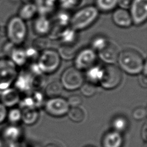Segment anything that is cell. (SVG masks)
<instances>
[{
  "label": "cell",
  "instance_id": "603a6c76",
  "mask_svg": "<svg viewBox=\"0 0 147 147\" xmlns=\"http://www.w3.org/2000/svg\"><path fill=\"white\" fill-rule=\"evenodd\" d=\"M70 18L71 16L69 14V11L62 10L57 13L54 20H52V23L57 27L64 29L70 25Z\"/></svg>",
  "mask_w": 147,
  "mask_h": 147
},
{
  "label": "cell",
  "instance_id": "83f0119b",
  "mask_svg": "<svg viewBox=\"0 0 147 147\" xmlns=\"http://www.w3.org/2000/svg\"><path fill=\"white\" fill-rule=\"evenodd\" d=\"M52 40L47 36H38L33 40L32 47L39 52L51 48Z\"/></svg>",
  "mask_w": 147,
  "mask_h": 147
},
{
  "label": "cell",
  "instance_id": "3957f363",
  "mask_svg": "<svg viewBox=\"0 0 147 147\" xmlns=\"http://www.w3.org/2000/svg\"><path fill=\"white\" fill-rule=\"evenodd\" d=\"M8 41L16 46L25 42L27 37L28 29L25 22L18 16L12 17L9 20L6 29Z\"/></svg>",
  "mask_w": 147,
  "mask_h": 147
},
{
  "label": "cell",
  "instance_id": "60d3db41",
  "mask_svg": "<svg viewBox=\"0 0 147 147\" xmlns=\"http://www.w3.org/2000/svg\"><path fill=\"white\" fill-rule=\"evenodd\" d=\"M139 82H140V85L143 87L144 88H146L147 87V76L146 75L143 74V73H141L139 75Z\"/></svg>",
  "mask_w": 147,
  "mask_h": 147
},
{
  "label": "cell",
  "instance_id": "ac0fdd59",
  "mask_svg": "<svg viewBox=\"0 0 147 147\" xmlns=\"http://www.w3.org/2000/svg\"><path fill=\"white\" fill-rule=\"evenodd\" d=\"M80 46L78 43L74 45L61 44L57 51L61 59L65 60H71L74 59L76 54L80 51Z\"/></svg>",
  "mask_w": 147,
  "mask_h": 147
},
{
  "label": "cell",
  "instance_id": "d6986e66",
  "mask_svg": "<svg viewBox=\"0 0 147 147\" xmlns=\"http://www.w3.org/2000/svg\"><path fill=\"white\" fill-rule=\"evenodd\" d=\"M38 14V10L34 2L23 3L18 12V16L23 21H28L34 19Z\"/></svg>",
  "mask_w": 147,
  "mask_h": 147
},
{
  "label": "cell",
  "instance_id": "5bb4252c",
  "mask_svg": "<svg viewBox=\"0 0 147 147\" xmlns=\"http://www.w3.org/2000/svg\"><path fill=\"white\" fill-rule=\"evenodd\" d=\"M112 21L117 27L128 28L133 25L128 10L117 8L112 13Z\"/></svg>",
  "mask_w": 147,
  "mask_h": 147
},
{
  "label": "cell",
  "instance_id": "277c9868",
  "mask_svg": "<svg viewBox=\"0 0 147 147\" xmlns=\"http://www.w3.org/2000/svg\"><path fill=\"white\" fill-rule=\"evenodd\" d=\"M61 59L56 50L48 49L39 52L36 63L44 75L52 74L59 69Z\"/></svg>",
  "mask_w": 147,
  "mask_h": 147
},
{
  "label": "cell",
  "instance_id": "4fadbf2b",
  "mask_svg": "<svg viewBox=\"0 0 147 147\" xmlns=\"http://www.w3.org/2000/svg\"><path fill=\"white\" fill-rule=\"evenodd\" d=\"M52 27V20L48 16L39 15L33 23V30L38 36H48Z\"/></svg>",
  "mask_w": 147,
  "mask_h": 147
},
{
  "label": "cell",
  "instance_id": "7402d4cb",
  "mask_svg": "<svg viewBox=\"0 0 147 147\" xmlns=\"http://www.w3.org/2000/svg\"><path fill=\"white\" fill-rule=\"evenodd\" d=\"M103 66L99 65H94V66L89 68L86 71L85 77L86 82H90L97 85L99 84L100 80L103 75Z\"/></svg>",
  "mask_w": 147,
  "mask_h": 147
},
{
  "label": "cell",
  "instance_id": "5b68a950",
  "mask_svg": "<svg viewBox=\"0 0 147 147\" xmlns=\"http://www.w3.org/2000/svg\"><path fill=\"white\" fill-rule=\"evenodd\" d=\"M18 73V67L9 59H0V91L10 88Z\"/></svg>",
  "mask_w": 147,
  "mask_h": 147
},
{
  "label": "cell",
  "instance_id": "6da1fadb",
  "mask_svg": "<svg viewBox=\"0 0 147 147\" xmlns=\"http://www.w3.org/2000/svg\"><path fill=\"white\" fill-rule=\"evenodd\" d=\"M117 63L119 69L130 75H146V61L137 50L128 48L120 51Z\"/></svg>",
  "mask_w": 147,
  "mask_h": 147
},
{
  "label": "cell",
  "instance_id": "9a60e30c",
  "mask_svg": "<svg viewBox=\"0 0 147 147\" xmlns=\"http://www.w3.org/2000/svg\"><path fill=\"white\" fill-rule=\"evenodd\" d=\"M21 100L20 94L16 89L9 88L3 90L1 94V103L5 106L12 107L19 103Z\"/></svg>",
  "mask_w": 147,
  "mask_h": 147
},
{
  "label": "cell",
  "instance_id": "7c38bea8",
  "mask_svg": "<svg viewBox=\"0 0 147 147\" xmlns=\"http://www.w3.org/2000/svg\"><path fill=\"white\" fill-rule=\"evenodd\" d=\"M14 88L19 92L30 94L34 91L32 86V76L26 69L19 72L14 82Z\"/></svg>",
  "mask_w": 147,
  "mask_h": 147
},
{
  "label": "cell",
  "instance_id": "8d00e7d4",
  "mask_svg": "<svg viewBox=\"0 0 147 147\" xmlns=\"http://www.w3.org/2000/svg\"><path fill=\"white\" fill-rule=\"evenodd\" d=\"M67 101L69 106H71L72 108H76L80 106V105L83 102V99L79 95H72L70 96Z\"/></svg>",
  "mask_w": 147,
  "mask_h": 147
},
{
  "label": "cell",
  "instance_id": "ffe728a7",
  "mask_svg": "<svg viewBox=\"0 0 147 147\" xmlns=\"http://www.w3.org/2000/svg\"><path fill=\"white\" fill-rule=\"evenodd\" d=\"M8 59L11 60L17 67H23L27 63L25 49L20 46H16Z\"/></svg>",
  "mask_w": 147,
  "mask_h": 147
},
{
  "label": "cell",
  "instance_id": "7a4b0ae2",
  "mask_svg": "<svg viewBox=\"0 0 147 147\" xmlns=\"http://www.w3.org/2000/svg\"><path fill=\"white\" fill-rule=\"evenodd\" d=\"M99 16V11L95 5H87L71 16L69 26L78 32L86 29L96 22Z\"/></svg>",
  "mask_w": 147,
  "mask_h": 147
},
{
  "label": "cell",
  "instance_id": "f1b7e54d",
  "mask_svg": "<svg viewBox=\"0 0 147 147\" xmlns=\"http://www.w3.org/2000/svg\"><path fill=\"white\" fill-rule=\"evenodd\" d=\"M22 134V131L20 128L16 126H10L6 128L3 132V137L5 140L10 141L18 140Z\"/></svg>",
  "mask_w": 147,
  "mask_h": 147
},
{
  "label": "cell",
  "instance_id": "8fae6325",
  "mask_svg": "<svg viewBox=\"0 0 147 147\" xmlns=\"http://www.w3.org/2000/svg\"><path fill=\"white\" fill-rule=\"evenodd\" d=\"M120 50L115 42L109 40L107 46L98 52V56L106 64L111 65L117 63Z\"/></svg>",
  "mask_w": 147,
  "mask_h": 147
},
{
  "label": "cell",
  "instance_id": "8992f818",
  "mask_svg": "<svg viewBox=\"0 0 147 147\" xmlns=\"http://www.w3.org/2000/svg\"><path fill=\"white\" fill-rule=\"evenodd\" d=\"M60 82L65 90L74 91L81 87L85 82V77L82 71L74 66H71L67 67L62 73Z\"/></svg>",
  "mask_w": 147,
  "mask_h": 147
},
{
  "label": "cell",
  "instance_id": "ab89813d",
  "mask_svg": "<svg viewBox=\"0 0 147 147\" xmlns=\"http://www.w3.org/2000/svg\"><path fill=\"white\" fill-rule=\"evenodd\" d=\"M7 117V111L3 104L0 102V124L5 121Z\"/></svg>",
  "mask_w": 147,
  "mask_h": 147
},
{
  "label": "cell",
  "instance_id": "e575fe53",
  "mask_svg": "<svg viewBox=\"0 0 147 147\" xmlns=\"http://www.w3.org/2000/svg\"><path fill=\"white\" fill-rule=\"evenodd\" d=\"M25 52L26 57H27V62H36L39 54V52L38 51H37L34 48L31 46L29 47V48L25 49Z\"/></svg>",
  "mask_w": 147,
  "mask_h": 147
},
{
  "label": "cell",
  "instance_id": "484cf974",
  "mask_svg": "<svg viewBox=\"0 0 147 147\" xmlns=\"http://www.w3.org/2000/svg\"><path fill=\"white\" fill-rule=\"evenodd\" d=\"M39 113L38 109H23L22 119L26 125H32L38 120Z\"/></svg>",
  "mask_w": 147,
  "mask_h": 147
},
{
  "label": "cell",
  "instance_id": "f6af8a7d",
  "mask_svg": "<svg viewBox=\"0 0 147 147\" xmlns=\"http://www.w3.org/2000/svg\"><path fill=\"white\" fill-rule=\"evenodd\" d=\"M0 147H1V141H0Z\"/></svg>",
  "mask_w": 147,
  "mask_h": 147
},
{
  "label": "cell",
  "instance_id": "ee69618b",
  "mask_svg": "<svg viewBox=\"0 0 147 147\" xmlns=\"http://www.w3.org/2000/svg\"><path fill=\"white\" fill-rule=\"evenodd\" d=\"M23 3H30V2H32V0H21Z\"/></svg>",
  "mask_w": 147,
  "mask_h": 147
},
{
  "label": "cell",
  "instance_id": "836d02e7",
  "mask_svg": "<svg viewBox=\"0 0 147 147\" xmlns=\"http://www.w3.org/2000/svg\"><path fill=\"white\" fill-rule=\"evenodd\" d=\"M7 117L10 122L16 124L22 120V112L18 108H13L10 110L7 114Z\"/></svg>",
  "mask_w": 147,
  "mask_h": 147
},
{
  "label": "cell",
  "instance_id": "52a82bcc",
  "mask_svg": "<svg viewBox=\"0 0 147 147\" xmlns=\"http://www.w3.org/2000/svg\"><path fill=\"white\" fill-rule=\"evenodd\" d=\"M122 81V72L115 64H106L103 66V75L99 82L101 87L106 90L116 88Z\"/></svg>",
  "mask_w": 147,
  "mask_h": 147
},
{
  "label": "cell",
  "instance_id": "e0dca14e",
  "mask_svg": "<svg viewBox=\"0 0 147 147\" xmlns=\"http://www.w3.org/2000/svg\"><path fill=\"white\" fill-rule=\"evenodd\" d=\"M39 15L49 16L58 4V0H34Z\"/></svg>",
  "mask_w": 147,
  "mask_h": 147
},
{
  "label": "cell",
  "instance_id": "d4e9b609",
  "mask_svg": "<svg viewBox=\"0 0 147 147\" xmlns=\"http://www.w3.org/2000/svg\"><path fill=\"white\" fill-rule=\"evenodd\" d=\"M118 0H96L95 7L102 12H110L116 9Z\"/></svg>",
  "mask_w": 147,
  "mask_h": 147
},
{
  "label": "cell",
  "instance_id": "cb8c5ba5",
  "mask_svg": "<svg viewBox=\"0 0 147 147\" xmlns=\"http://www.w3.org/2000/svg\"><path fill=\"white\" fill-rule=\"evenodd\" d=\"M63 90V86L59 81L54 80L46 86L45 95L50 98L59 97Z\"/></svg>",
  "mask_w": 147,
  "mask_h": 147
},
{
  "label": "cell",
  "instance_id": "bcb514c9",
  "mask_svg": "<svg viewBox=\"0 0 147 147\" xmlns=\"http://www.w3.org/2000/svg\"><path fill=\"white\" fill-rule=\"evenodd\" d=\"M86 147H94V146H86Z\"/></svg>",
  "mask_w": 147,
  "mask_h": 147
},
{
  "label": "cell",
  "instance_id": "9c48e42d",
  "mask_svg": "<svg viewBox=\"0 0 147 147\" xmlns=\"http://www.w3.org/2000/svg\"><path fill=\"white\" fill-rule=\"evenodd\" d=\"M45 110L51 116L59 117L69 112L70 106L66 99L57 97L51 98L45 103Z\"/></svg>",
  "mask_w": 147,
  "mask_h": 147
},
{
  "label": "cell",
  "instance_id": "4dcf8cb0",
  "mask_svg": "<svg viewBox=\"0 0 147 147\" xmlns=\"http://www.w3.org/2000/svg\"><path fill=\"white\" fill-rule=\"evenodd\" d=\"M67 114L70 119L73 122H80L85 119V112L80 107L72 108Z\"/></svg>",
  "mask_w": 147,
  "mask_h": 147
},
{
  "label": "cell",
  "instance_id": "74e56055",
  "mask_svg": "<svg viewBox=\"0 0 147 147\" xmlns=\"http://www.w3.org/2000/svg\"><path fill=\"white\" fill-rule=\"evenodd\" d=\"M16 46L10 43L9 41L4 44L3 46V53L6 55L7 58H9L10 53H11V52L12 51V50L14 49Z\"/></svg>",
  "mask_w": 147,
  "mask_h": 147
},
{
  "label": "cell",
  "instance_id": "b9f144b4",
  "mask_svg": "<svg viewBox=\"0 0 147 147\" xmlns=\"http://www.w3.org/2000/svg\"><path fill=\"white\" fill-rule=\"evenodd\" d=\"M141 135H142V138L143 140L146 141L147 139V124L146 122L144 123V125L142 127V130H141Z\"/></svg>",
  "mask_w": 147,
  "mask_h": 147
},
{
  "label": "cell",
  "instance_id": "f546056e",
  "mask_svg": "<svg viewBox=\"0 0 147 147\" xmlns=\"http://www.w3.org/2000/svg\"><path fill=\"white\" fill-rule=\"evenodd\" d=\"M128 127V121L123 116H117L112 120V128L114 130L119 133L125 132Z\"/></svg>",
  "mask_w": 147,
  "mask_h": 147
},
{
  "label": "cell",
  "instance_id": "d6a6232c",
  "mask_svg": "<svg viewBox=\"0 0 147 147\" xmlns=\"http://www.w3.org/2000/svg\"><path fill=\"white\" fill-rule=\"evenodd\" d=\"M81 0H58V4L62 10L69 11L75 9L80 5Z\"/></svg>",
  "mask_w": 147,
  "mask_h": 147
},
{
  "label": "cell",
  "instance_id": "30bf717a",
  "mask_svg": "<svg viewBox=\"0 0 147 147\" xmlns=\"http://www.w3.org/2000/svg\"><path fill=\"white\" fill-rule=\"evenodd\" d=\"M128 11L134 25H143L147 19V0H132Z\"/></svg>",
  "mask_w": 147,
  "mask_h": 147
},
{
  "label": "cell",
  "instance_id": "44dd1931",
  "mask_svg": "<svg viewBox=\"0 0 147 147\" xmlns=\"http://www.w3.org/2000/svg\"><path fill=\"white\" fill-rule=\"evenodd\" d=\"M59 40L61 42V44L74 45V44H78V31H75L74 29L69 26L63 30Z\"/></svg>",
  "mask_w": 147,
  "mask_h": 147
},
{
  "label": "cell",
  "instance_id": "2e32d148",
  "mask_svg": "<svg viewBox=\"0 0 147 147\" xmlns=\"http://www.w3.org/2000/svg\"><path fill=\"white\" fill-rule=\"evenodd\" d=\"M123 140L121 133L112 130L106 133L102 140L103 147H121Z\"/></svg>",
  "mask_w": 147,
  "mask_h": 147
},
{
  "label": "cell",
  "instance_id": "d590c367",
  "mask_svg": "<svg viewBox=\"0 0 147 147\" xmlns=\"http://www.w3.org/2000/svg\"><path fill=\"white\" fill-rule=\"evenodd\" d=\"M147 112L146 108L140 106L134 110L132 112V117L136 120H141L146 117Z\"/></svg>",
  "mask_w": 147,
  "mask_h": 147
},
{
  "label": "cell",
  "instance_id": "4316f807",
  "mask_svg": "<svg viewBox=\"0 0 147 147\" xmlns=\"http://www.w3.org/2000/svg\"><path fill=\"white\" fill-rule=\"evenodd\" d=\"M109 39L103 35H97L92 39L90 48L94 50L97 53L103 50L107 46Z\"/></svg>",
  "mask_w": 147,
  "mask_h": 147
},
{
  "label": "cell",
  "instance_id": "f35d334b",
  "mask_svg": "<svg viewBox=\"0 0 147 147\" xmlns=\"http://www.w3.org/2000/svg\"><path fill=\"white\" fill-rule=\"evenodd\" d=\"M132 0H118L117 6L119 8L126 10H129Z\"/></svg>",
  "mask_w": 147,
  "mask_h": 147
},
{
  "label": "cell",
  "instance_id": "1f68e13d",
  "mask_svg": "<svg viewBox=\"0 0 147 147\" xmlns=\"http://www.w3.org/2000/svg\"><path fill=\"white\" fill-rule=\"evenodd\" d=\"M80 89L81 93L86 97H91L94 96L96 93L97 90H98L96 85L88 82H84Z\"/></svg>",
  "mask_w": 147,
  "mask_h": 147
},
{
  "label": "cell",
  "instance_id": "7bdbcfd3",
  "mask_svg": "<svg viewBox=\"0 0 147 147\" xmlns=\"http://www.w3.org/2000/svg\"><path fill=\"white\" fill-rule=\"evenodd\" d=\"M45 147H62L60 145H57L56 143H50L47 145Z\"/></svg>",
  "mask_w": 147,
  "mask_h": 147
},
{
  "label": "cell",
  "instance_id": "ba28073f",
  "mask_svg": "<svg viewBox=\"0 0 147 147\" xmlns=\"http://www.w3.org/2000/svg\"><path fill=\"white\" fill-rule=\"evenodd\" d=\"M98 57V53L90 47L83 48L78 51L74 59V67L81 71H86L96 65Z\"/></svg>",
  "mask_w": 147,
  "mask_h": 147
}]
</instances>
